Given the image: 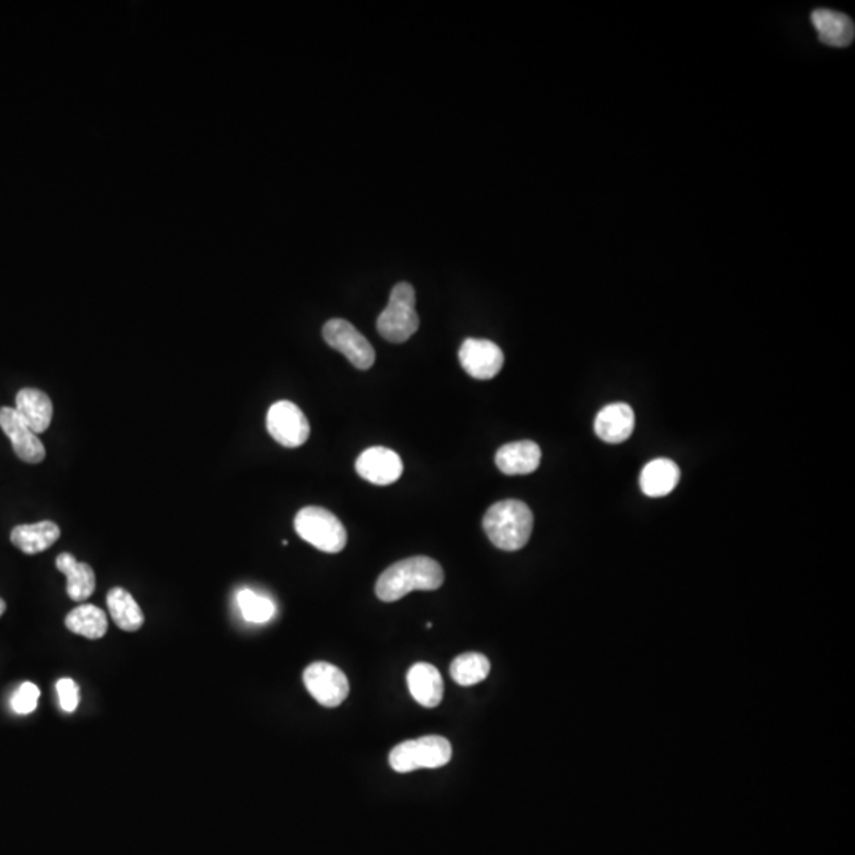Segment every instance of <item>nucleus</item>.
<instances>
[{"label":"nucleus","mask_w":855,"mask_h":855,"mask_svg":"<svg viewBox=\"0 0 855 855\" xmlns=\"http://www.w3.org/2000/svg\"><path fill=\"white\" fill-rule=\"evenodd\" d=\"M444 583L441 564L428 556L403 559L384 570L377 578L376 594L380 601L395 602L412 591H434Z\"/></svg>","instance_id":"1"},{"label":"nucleus","mask_w":855,"mask_h":855,"mask_svg":"<svg viewBox=\"0 0 855 855\" xmlns=\"http://www.w3.org/2000/svg\"><path fill=\"white\" fill-rule=\"evenodd\" d=\"M534 526V515L525 502L517 499L499 501L485 513L483 529L494 547L517 551L528 544Z\"/></svg>","instance_id":"2"},{"label":"nucleus","mask_w":855,"mask_h":855,"mask_svg":"<svg viewBox=\"0 0 855 855\" xmlns=\"http://www.w3.org/2000/svg\"><path fill=\"white\" fill-rule=\"evenodd\" d=\"M418 323L414 287L407 282H399L390 293L387 308L377 319V331L385 341L401 344L415 335Z\"/></svg>","instance_id":"3"},{"label":"nucleus","mask_w":855,"mask_h":855,"mask_svg":"<svg viewBox=\"0 0 855 855\" xmlns=\"http://www.w3.org/2000/svg\"><path fill=\"white\" fill-rule=\"evenodd\" d=\"M452 759V745L447 738L428 735L404 741L392 749L388 764L396 773H411L420 768H439Z\"/></svg>","instance_id":"4"},{"label":"nucleus","mask_w":855,"mask_h":855,"mask_svg":"<svg viewBox=\"0 0 855 855\" xmlns=\"http://www.w3.org/2000/svg\"><path fill=\"white\" fill-rule=\"evenodd\" d=\"M295 531L301 539L323 553H339L347 544V532L339 518L323 507L309 506L295 517Z\"/></svg>","instance_id":"5"},{"label":"nucleus","mask_w":855,"mask_h":855,"mask_svg":"<svg viewBox=\"0 0 855 855\" xmlns=\"http://www.w3.org/2000/svg\"><path fill=\"white\" fill-rule=\"evenodd\" d=\"M322 335L328 346L341 352L355 368L366 371L374 365L376 352L371 342L347 320H328L323 325Z\"/></svg>","instance_id":"6"},{"label":"nucleus","mask_w":855,"mask_h":855,"mask_svg":"<svg viewBox=\"0 0 855 855\" xmlns=\"http://www.w3.org/2000/svg\"><path fill=\"white\" fill-rule=\"evenodd\" d=\"M268 433L278 444L287 449H297L308 441L311 434L308 418L292 401H278L266 415Z\"/></svg>","instance_id":"7"},{"label":"nucleus","mask_w":855,"mask_h":855,"mask_svg":"<svg viewBox=\"0 0 855 855\" xmlns=\"http://www.w3.org/2000/svg\"><path fill=\"white\" fill-rule=\"evenodd\" d=\"M304 686L322 707H339L349 696V680L338 667L314 662L303 673Z\"/></svg>","instance_id":"8"},{"label":"nucleus","mask_w":855,"mask_h":855,"mask_svg":"<svg viewBox=\"0 0 855 855\" xmlns=\"http://www.w3.org/2000/svg\"><path fill=\"white\" fill-rule=\"evenodd\" d=\"M458 357L464 371L479 380L493 379L504 366L502 350L488 339H466L461 344Z\"/></svg>","instance_id":"9"},{"label":"nucleus","mask_w":855,"mask_h":855,"mask_svg":"<svg viewBox=\"0 0 855 855\" xmlns=\"http://www.w3.org/2000/svg\"><path fill=\"white\" fill-rule=\"evenodd\" d=\"M0 428L12 442L13 452L19 460L27 464L45 460V445L12 407H0Z\"/></svg>","instance_id":"10"},{"label":"nucleus","mask_w":855,"mask_h":855,"mask_svg":"<svg viewBox=\"0 0 855 855\" xmlns=\"http://www.w3.org/2000/svg\"><path fill=\"white\" fill-rule=\"evenodd\" d=\"M361 479L368 480L374 485H392L403 475V461L398 453L385 447H371L358 456L355 463Z\"/></svg>","instance_id":"11"},{"label":"nucleus","mask_w":855,"mask_h":855,"mask_svg":"<svg viewBox=\"0 0 855 855\" xmlns=\"http://www.w3.org/2000/svg\"><path fill=\"white\" fill-rule=\"evenodd\" d=\"M635 415L626 403H613L599 411L594 420V431L608 444H621L634 433Z\"/></svg>","instance_id":"12"},{"label":"nucleus","mask_w":855,"mask_h":855,"mask_svg":"<svg viewBox=\"0 0 855 855\" xmlns=\"http://www.w3.org/2000/svg\"><path fill=\"white\" fill-rule=\"evenodd\" d=\"M407 686L415 702L425 708H436L444 697L441 673L428 662L412 665L407 673Z\"/></svg>","instance_id":"13"},{"label":"nucleus","mask_w":855,"mask_h":855,"mask_svg":"<svg viewBox=\"0 0 855 855\" xmlns=\"http://www.w3.org/2000/svg\"><path fill=\"white\" fill-rule=\"evenodd\" d=\"M15 411L35 434L45 433L53 420L50 396L37 388H23L16 395Z\"/></svg>","instance_id":"14"},{"label":"nucleus","mask_w":855,"mask_h":855,"mask_svg":"<svg viewBox=\"0 0 855 855\" xmlns=\"http://www.w3.org/2000/svg\"><path fill=\"white\" fill-rule=\"evenodd\" d=\"M540 458L542 452L536 442H510L496 453V466L502 474L528 475L539 468Z\"/></svg>","instance_id":"15"},{"label":"nucleus","mask_w":855,"mask_h":855,"mask_svg":"<svg viewBox=\"0 0 855 855\" xmlns=\"http://www.w3.org/2000/svg\"><path fill=\"white\" fill-rule=\"evenodd\" d=\"M61 537V528L53 521H40L34 525H19L13 528L10 539L16 548L26 555H38L53 547Z\"/></svg>","instance_id":"16"},{"label":"nucleus","mask_w":855,"mask_h":855,"mask_svg":"<svg viewBox=\"0 0 855 855\" xmlns=\"http://www.w3.org/2000/svg\"><path fill=\"white\" fill-rule=\"evenodd\" d=\"M680 482V469L673 461L659 458L650 461L640 474V488L650 498H662L672 493Z\"/></svg>","instance_id":"17"},{"label":"nucleus","mask_w":855,"mask_h":855,"mask_svg":"<svg viewBox=\"0 0 855 855\" xmlns=\"http://www.w3.org/2000/svg\"><path fill=\"white\" fill-rule=\"evenodd\" d=\"M817 34L825 45L844 48L851 45L854 40V23L849 16L833 10H816L811 16Z\"/></svg>","instance_id":"18"},{"label":"nucleus","mask_w":855,"mask_h":855,"mask_svg":"<svg viewBox=\"0 0 855 855\" xmlns=\"http://www.w3.org/2000/svg\"><path fill=\"white\" fill-rule=\"evenodd\" d=\"M56 567L67 577V594L75 602H83L95 591V574L86 563H78L75 556L62 553L57 556Z\"/></svg>","instance_id":"19"},{"label":"nucleus","mask_w":855,"mask_h":855,"mask_svg":"<svg viewBox=\"0 0 855 855\" xmlns=\"http://www.w3.org/2000/svg\"><path fill=\"white\" fill-rule=\"evenodd\" d=\"M65 626L73 634L81 635L89 640L102 639L108 631L107 613L102 608L91 604H83L73 608L65 618Z\"/></svg>","instance_id":"20"},{"label":"nucleus","mask_w":855,"mask_h":855,"mask_svg":"<svg viewBox=\"0 0 855 855\" xmlns=\"http://www.w3.org/2000/svg\"><path fill=\"white\" fill-rule=\"evenodd\" d=\"M107 605L111 618L122 631L137 632L145 623L140 605L124 588L111 589L107 594Z\"/></svg>","instance_id":"21"},{"label":"nucleus","mask_w":855,"mask_h":855,"mask_svg":"<svg viewBox=\"0 0 855 855\" xmlns=\"http://www.w3.org/2000/svg\"><path fill=\"white\" fill-rule=\"evenodd\" d=\"M491 664L487 656L480 653L461 654L450 665V677L460 686H474L490 675Z\"/></svg>","instance_id":"22"},{"label":"nucleus","mask_w":855,"mask_h":855,"mask_svg":"<svg viewBox=\"0 0 855 855\" xmlns=\"http://www.w3.org/2000/svg\"><path fill=\"white\" fill-rule=\"evenodd\" d=\"M236 601L240 605L244 620L249 623L262 624L270 621L276 613V605L268 597L254 593L252 589H241Z\"/></svg>","instance_id":"23"},{"label":"nucleus","mask_w":855,"mask_h":855,"mask_svg":"<svg viewBox=\"0 0 855 855\" xmlns=\"http://www.w3.org/2000/svg\"><path fill=\"white\" fill-rule=\"evenodd\" d=\"M40 689L31 681L21 684L12 697V708L18 715H29L37 708Z\"/></svg>","instance_id":"24"},{"label":"nucleus","mask_w":855,"mask_h":855,"mask_svg":"<svg viewBox=\"0 0 855 855\" xmlns=\"http://www.w3.org/2000/svg\"><path fill=\"white\" fill-rule=\"evenodd\" d=\"M56 691L62 710L73 713L80 703V689L76 686L75 681L70 680V678H62V680L57 681Z\"/></svg>","instance_id":"25"},{"label":"nucleus","mask_w":855,"mask_h":855,"mask_svg":"<svg viewBox=\"0 0 855 855\" xmlns=\"http://www.w3.org/2000/svg\"><path fill=\"white\" fill-rule=\"evenodd\" d=\"M5 610H7V604H5L4 599H0V616L4 615Z\"/></svg>","instance_id":"26"}]
</instances>
